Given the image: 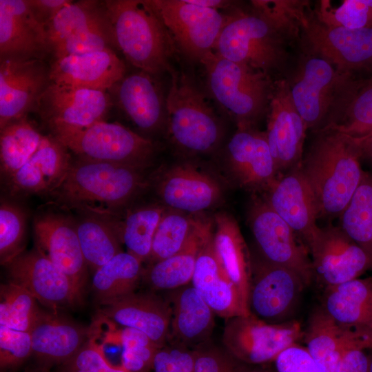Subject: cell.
<instances>
[{
    "label": "cell",
    "mask_w": 372,
    "mask_h": 372,
    "mask_svg": "<svg viewBox=\"0 0 372 372\" xmlns=\"http://www.w3.org/2000/svg\"><path fill=\"white\" fill-rule=\"evenodd\" d=\"M146 185L141 169L78 158L47 196L62 209L106 219L121 212Z\"/></svg>",
    "instance_id": "cell-1"
},
{
    "label": "cell",
    "mask_w": 372,
    "mask_h": 372,
    "mask_svg": "<svg viewBox=\"0 0 372 372\" xmlns=\"http://www.w3.org/2000/svg\"><path fill=\"white\" fill-rule=\"evenodd\" d=\"M316 134L300 169L314 195L318 218L339 217L364 173L360 143L331 130Z\"/></svg>",
    "instance_id": "cell-2"
},
{
    "label": "cell",
    "mask_w": 372,
    "mask_h": 372,
    "mask_svg": "<svg viewBox=\"0 0 372 372\" xmlns=\"http://www.w3.org/2000/svg\"><path fill=\"white\" fill-rule=\"evenodd\" d=\"M116 47L140 70L158 74L170 70L175 43L149 0L104 1Z\"/></svg>",
    "instance_id": "cell-3"
},
{
    "label": "cell",
    "mask_w": 372,
    "mask_h": 372,
    "mask_svg": "<svg viewBox=\"0 0 372 372\" xmlns=\"http://www.w3.org/2000/svg\"><path fill=\"white\" fill-rule=\"evenodd\" d=\"M298 42L265 19L252 7L236 8L227 20L214 51L229 61L283 78L290 57L289 48Z\"/></svg>",
    "instance_id": "cell-4"
},
{
    "label": "cell",
    "mask_w": 372,
    "mask_h": 372,
    "mask_svg": "<svg viewBox=\"0 0 372 372\" xmlns=\"http://www.w3.org/2000/svg\"><path fill=\"white\" fill-rule=\"evenodd\" d=\"M209 90L237 126H254L267 114L275 79L265 72L226 59L214 51L200 61Z\"/></svg>",
    "instance_id": "cell-5"
},
{
    "label": "cell",
    "mask_w": 372,
    "mask_h": 372,
    "mask_svg": "<svg viewBox=\"0 0 372 372\" xmlns=\"http://www.w3.org/2000/svg\"><path fill=\"white\" fill-rule=\"evenodd\" d=\"M167 124L170 139L191 154L209 153L223 136V126L214 107L184 74L172 73L166 96Z\"/></svg>",
    "instance_id": "cell-6"
},
{
    "label": "cell",
    "mask_w": 372,
    "mask_h": 372,
    "mask_svg": "<svg viewBox=\"0 0 372 372\" xmlns=\"http://www.w3.org/2000/svg\"><path fill=\"white\" fill-rule=\"evenodd\" d=\"M52 134L78 158L143 169L154 154L153 143L129 128L105 120L85 127H55Z\"/></svg>",
    "instance_id": "cell-7"
},
{
    "label": "cell",
    "mask_w": 372,
    "mask_h": 372,
    "mask_svg": "<svg viewBox=\"0 0 372 372\" xmlns=\"http://www.w3.org/2000/svg\"><path fill=\"white\" fill-rule=\"evenodd\" d=\"M301 45V44H300ZM298 64L287 79L293 104L307 130L324 125L334 100L346 78L328 60L301 45Z\"/></svg>",
    "instance_id": "cell-8"
},
{
    "label": "cell",
    "mask_w": 372,
    "mask_h": 372,
    "mask_svg": "<svg viewBox=\"0 0 372 372\" xmlns=\"http://www.w3.org/2000/svg\"><path fill=\"white\" fill-rule=\"evenodd\" d=\"M300 43L328 60L341 73L372 74V28L327 25L309 6L301 23Z\"/></svg>",
    "instance_id": "cell-9"
},
{
    "label": "cell",
    "mask_w": 372,
    "mask_h": 372,
    "mask_svg": "<svg viewBox=\"0 0 372 372\" xmlns=\"http://www.w3.org/2000/svg\"><path fill=\"white\" fill-rule=\"evenodd\" d=\"M303 337L304 331L296 320L273 324L249 314L226 320L222 342L241 363L261 364L273 362L279 353Z\"/></svg>",
    "instance_id": "cell-10"
},
{
    "label": "cell",
    "mask_w": 372,
    "mask_h": 372,
    "mask_svg": "<svg viewBox=\"0 0 372 372\" xmlns=\"http://www.w3.org/2000/svg\"><path fill=\"white\" fill-rule=\"evenodd\" d=\"M307 287L294 271L251 258L248 307L250 314L269 324L292 320L304 289Z\"/></svg>",
    "instance_id": "cell-11"
},
{
    "label": "cell",
    "mask_w": 372,
    "mask_h": 372,
    "mask_svg": "<svg viewBox=\"0 0 372 372\" xmlns=\"http://www.w3.org/2000/svg\"><path fill=\"white\" fill-rule=\"evenodd\" d=\"M149 1L186 57L200 61L214 51L227 15L186 0Z\"/></svg>",
    "instance_id": "cell-12"
},
{
    "label": "cell",
    "mask_w": 372,
    "mask_h": 372,
    "mask_svg": "<svg viewBox=\"0 0 372 372\" xmlns=\"http://www.w3.org/2000/svg\"><path fill=\"white\" fill-rule=\"evenodd\" d=\"M248 221L261 257L294 271L309 286L314 273L308 249L297 241L294 231L265 200H253Z\"/></svg>",
    "instance_id": "cell-13"
},
{
    "label": "cell",
    "mask_w": 372,
    "mask_h": 372,
    "mask_svg": "<svg viewBox=\"0 0 372 372\" xmlns=\"http://www.w3.org/2000/svg\"><path fill=\"white\" fill-rule=\"evenodd\" d=\"M4 267L9 282L25 289L50 311L81 302L69 278L37 248L22 252Z\"/></svg>",
    "instance_id": "cell-14"
},
{
    "label": "cell",
    "mask_w": 372,
    "mask_h": 372,
    "mask_svg": "<svg viewBox=\"0 0 372 372\" xmlns=\"http://www.w3.org/2000/svg\"><path fill=\"white\" fill-rule=\"evenodd\" d=\"M50 73L42 59H0V129L37 110L51 83Z\"/></svg>",
    "instance_id": "cell-15"
},
{
    "label": "cell",
    "mask_w": 372,
    "mask_h": 372,
    "mask_svg": "<svg viewBox=\"0 0 372 372\" xmlns=\"http://www.w3.org/2000/svg\"><path fill=\"white\" fill-rule=\"evenodd\" d=\"M314 278L324 288L358 278L372 269V260L340 227L318 228L308 246Z\"/></svg>",
    "instance_id": "cell-16"
},
{
    "label": "cell",
    "mask_w": 372,
    "mask_h": 372,
    "mask_svg": "<svg viewBox=\"0 0 372 372\" xmlns=\"http://www.w3.org/2000/svg\"><path fill=\"white\" fill-rule=\"evenodd\" d=\"M307 130L291 99L287 79H275L265 132L278 173L301 165Z\"/></svg>",
    "instance_id": "cell-17"
},
{
    "label": "cell",
    "mask_w": 372,
    "mask_h": 372,
    "mask_svg": "<svg viewBox=\"0 0 372 372\" xmlns=\"http://www.w3.org/2000/svg\"><path fill=\"white\" fill-rule=\"evenodd\" d=\"M112 106L107 92L51 82L37 111L50 129L85 127L105 120Z\"/></svg>",
    "instance_id": "cell-18"
},
{
    "label": "cell",
    "mask_w": 372,
    "mask_h": 372,
    "mask_svg": "<svg viewBox=\"0 0 372 372\" xmlns=\"http://www.w3.org/2000/svg\"><path fill=\"white\" fill-rule=\"evenodd\" d=\"M37 249L61 270L83 298L87 278L75 224L63 216L48 214L35 218Z\"/></svg>",
    "instance_id": "cell-19"
},
{
    "label": "cell",
    "mask_w": 372,
    "mask_h": 372,
    "mask_svg": "<svg viewBox=\"0 0 372 372\" xmlns=\"http://www.w3.org/2000/svg\"><path fill=\"white\" fill-rule=\"evenodd\" d=\"M303 338L324 372H338L343 357L351 350L372 349V333L341 326L321 305L311 313Z\"/></svg>",
    "instance_id": "cell-20"
},
{
    "label": "cell",
    "mask_w": 372,
    "mask_h": 372,
    "mask_svg": "<svg viewBox=\"0 0 372 372\" xmlns=\"http://www.w3.org/2000/svg\"><path fill=\"white\" fill-rule=\"evenodd\" d=\"M101 307L99 318L141 331L160 348L169 338L171 304L154 292L134 291Z\"/></svg>",
    "instance_id": "cell-21"
},
{
    "label": "cell",
    "mask_w": 372,
    "mask_h": 372,
    "mask_svg": "<svg viewBox=\"0 0 372 372\" xmlns=\"http://www.w3.org/2000/svg\"><path fill=\"white\" fill-rule=\"evenodd\" d=\"M226 157L231 172L242 187L267 190L278 178L266 132L254 126H237L227 143Z\"/></svg>",
    "instance_id": "cell-22"
},
{
    "label": "cell",
    "mask_w": 372,
    "mask_h": 372,
    "mask_svg": "<svg viewBox=\"0 0 372 372\" xmlns=\"http://www.w3.org/2000/svg\"><path fill=\"white\" fill-rule=\"evenodd\" d=\"M266 202L302 238L308 246L319 227L317 205L313 192L300 165L278 176L266 190Z\"/></svg>",
    "instance_id": "cell-23"
},
{
    "label": "cell",
    "mask_w": 372,
    "mask_h": 372,
    "mask_svg": "<svg viewBox=\"0 0 372 372\" xmlns=\"http://www.w3.org/2000/svg\"><path fill=\"white\" fill-rule=\"evenodd\" d=\"M52 83L107 92L125 75L123 61L111 48L52 59Z\"/></svg>",
    "instance_id": "cell-24"
},
{
    "label": "cell",
    "mask_w": 372,
    "mask_h": 372,
    "mask_svg": "<svg viewBox=\"0 0 372 372\" xmlns=\"http://www.w3.org/2000/svg\"><path fill=\"white\" fill-rule=\"evenodd\" d=\"M50 54L45 25L28 0H0V58L43 59Z\"/></svg>",
    "instance_id": "cell-25"
},
{
    "label": "cell",
    "mask_w": 372,
    "mask_h": 372,
    "mask_svg": "<svg viewBox=\"0 0 372 372\" xmlns=\"http://www.w3.org/2000/svg\"><path fill=\"white\" fill-rule=\"evenodd\" d=\"M156 192L168 207L179 211L198 213L215 206L222 192L218 182L190 163H181L166 171Z\"/></svg>",
    "instance_id": "cell-26"
},
{
    "label": "cell",
    "mask_w": 372,
    "mask_h": 372,
    "mask_svg": "<svg viewBox=\"0 0 372 372\" xmlns=\"http://www.w3.org/2000/svg\"><path fill=\"white\" fill-rule=\"evenodd\" d=\"M191 284L216 315L227 320L249 315L244 309L236 287L218 258L211 224L198 251Z\"/></svg>",
    "instance_id": "cell-27"
},
{
    "label": "cell",
    "mask_w": 372,
    "mask_h": 372,
    "mask_svg": "<svg viewBox=\"0 0 372 372\" xmlns=\"http://www.w3.org/2000/svg\"><path fill=\"white\" fill-rule=\"evenodd\" d=\"M30 333L37 366L48 369L70 360L90 337L86 328L58 312L43 310Z\"/></svg>",
    "instance_id": "cell-28"
},
{
    "label": "cell",
    "mask_w": 372,
    "mask_h": 372,
    "mask_svg": "<svg viewBox=\"0 0 372 372\" xmlns=\"http://www.w3.org/2000/svg\"><path fill=\"white\" fill-rule=\"evenodd\" d=\"M72 160L69 150L53 135L44 136L33 156L8 179L13 195H48L63 180Z\"/></svg>",
    "instance_id": "cell-29"
},
{
    "label": "cell",
    "mask_w": 372,
    "mask_h": 372,
    "mask_svg": "<svg viewBox=\"0 0 372 372\" xmlns=\"http://www.w3.org/2000/svg\"><path fill=\"white\" fill-rule=\"evenodd\" d=\"M321 130L358 139L372 133V74L346 78Z\"/></svg>",
    "instance_id": "cell-30"
},
{
    "label": "cell",
    "mask_w": 372,
    "mask_h": 372,
    "mask_svg": "<svg viewBox=\"0 0 372 372\" xmlns=\"http://www.w3.org/2000/svg\"><path fill=\"white\" fill-rule=\"evenodd\" d=\"M112 88L121 107L138 128L153 132L167 124L166 98L152 74L140 70L125 76Z\"/></svg>",
    "instance_id": "cell-31"
},
{
    "label": "cell",
    "mask_w": 372,
    "mask_h": 372,
    "mask_svg": "<svg viewBox=\"0 0 372 372\" xmlns=\"http://www.w3.org/2000/svg\"><path fill=\"white\" fill-rule=\"evenodd\" d=\"M172 319L169 335L179 347H195L207 342L215 325L216 315L189 283L169 293ZM169 339V338H168Z\"/></svg>",
    "instance_id": "cell-32"
},
{
    "label": "cell",
    "mask_w": 372,
    "mask_h": 372,
    "mask_svg": "<svg viewBox=\"0 0 372 372\" xmlns=\"http://www.w3.org/2000/svg\"><path fill=\"white\" fill-rule=\"evenodd\" d=\"M214 244L218 258L236 287L245 311L248 307L251 256L235 218L226 212L214 217Z\"/></svg>",
    "instance_id": "cell-33"
},
{
    "label": "cell",
    "mask_w": 372,
    "mask_h": 372,
    "mask_svg": "<svg viewBox=\"0 0 372 372\" xmlns=\"http://www.w3.org/2000/svg\"><path fill=\"white\" fill-rule=\"evenodd\" d=\"M320 305L341 326L372 333V277L325 287Z\"/></svg>",
    "instance_id": "cell-34"
},
{
    "label": "cell",
    "mask_w": 372,
    "mask_h": 372,
    "mask_svg": "<svg viewBox=\"0 0 372 372\" xmlns=\"http://www.w3.org/2000/svg\"><path fill=\"white\" fill-rule=\"evenodd\" d=\"M164 212L161 206L149 205L103 220L112 227L127 252L145 262L149 258L153 238Z\"/></svg>",
    "instance_id": "cell-35"
},
{
    "label": "cell",
    "mask_w": 372,
    "mask_h": 372,
    "mask_svg": "<svg viewBox=\"0 0 372 372\" xmlns=\"http://www.w3.org/2000/svg\"><path fill=\"white\" fill-rule=\"evenodd\" d=\"M211 225L203 221L196 234L179 252L149 265L142 279L152 290H174L191 283L204 236Z\"/></svg>",
    "instance_id": "cell-36"
},
{
    "label": "cell",
    "mask_w": 372,
    "mask_h": 372,
    "mask_svg": "<svg viewBox=\"0 0 372 372\" xmlns=\"http://www.w3.org/2000/svg\"><path fill=\"white\" fill-rule=\"evenodd\" d=\"M142 261L121 251L94 271L92 289L100 305L135 291L142 278Z\"/></svg>",
    "instance_id": "cell-37"
},
{
    "label": "cell",
    "mask_w": 372,
    "mask_h": 372,
    "mask_svg": "<svg viewBox=\"0 0 372 372\" xmlns=\"http://www.w3.org/2000/svg\"><path fill=\"white\" fill-rule=\"evenodd\" d=\"M0 130L1 174L8 180L33 156L44 136L26 116Z\"/></svg>",
    "instance_id": "cell-38"
},
{
    "label": "cell",
    "mask_w": 372,
    "mask_h": 372,
    "mask_svg": "<svg viewBox=\"0 0 372 372\" xmlns=\"http://www.w3.org/2000/svg\"><path fill=\"white\" fill-rule=\"evenodd\" d=\"M339 218L340 227L372 260V172H364Z\"/></svg>",
    "instance_id": "cell-39"
},
{
    "label": "cell",
    "mask_w": 372,
    "mask_h": 372,
    "mask_svg": "<svg viewBox=\"0 0 372 372\" xmlns=\"http://www.w3.org/2000/svg\"><path fill=\"white\" fill-rule=\"evenodd\" d=\"M75 227L85 261L94 271L122 251L116 235L104 220L84 216Z\"/></svg>",
    "instance_id": "cell-40"
},
{
    "label": "cell",
    "mask_w": 372,
    "mask_h": 372,
    "mask_svg": "<svg viewBox=\"0 0 372 372\" xmlns=\"http://www.w3.org/2000/svg\"><path fill=\"white\" fill-rule=\"evenodd\" d=\"M203 220L180 213L164 212L156 228L149 265L170 257L182 250L196 234Z\"/></svg>",
    "instance_id": "cell-41"
},
{
    "label": "cell",
    "mask_w": 372,
    "mask_h": 372,
    "mask_svg": "<svg viewBox=\"0 0 372 372\" xmlns=\"http://www.w3.org/2000/svg\"><path fill=\"white\" fill-rule=\"evenodd\" d=\"M106 14L104 2L84 0L62 8L45 25L49 50L66 38L83 30Z\"/></svg>",
    "instance_id": "cell-42"
},
{
    "label": "cell",
    "mask_w": 372,
    "mask_h": 372,
    "mask_svg": "<svg viewBox=\"0 0 372 372\" xmlns=\"http://www.w3.org/2000/svg\"><path fill=\"white\" fill-rule=\"evenodd\" d=\"M42 310L23 287L8 282L0 287V325L30 332Z\"/></svg>",
    "instance_id": "cell-43"
},
{
    "label": "cell",
    "mask_w": 372,
    "mask_h": 372,
    "mask_svg": "<svg viewBox=\"0 0 372 372\" xmlns=\"http://www.w3.org/2000/svg\"><path fill=\"white\" fill-rule=\"evenodd\" d=\"M106 10V9H105ZM116 47L113 29L105 15L87 28L66 38L50 50L53 59Z\"/></svg>",
    "instance_id": "cell-44"
},
{
    "label": "cell",
    "mask_w": 372,
    "mask_h": 372,
    "mask_svg": "<svg viewBox=\"0 0 372 372\" xmlns=\"http://www.w3.org/2000/svg\"><path fill=\"white\" fill-rule=\"evenodd\" d=\"M313 12L327 25L348 29L372 28V0H344L333 7L331 1H317Z\"/></svg>",
    "instance_id": "cell-45"
},
{
    "label": "cell",
    "mask_w": 372,
    "mask_h": 372,
    "mask_svg": "<svg viewBox=\"0 0 372 372\" xmlns=\"http://www.w3.org/2000/svg\"><path fill=\"white\" fill-rule=\"evenodd\" d=\"M116 330L113 339L123 347L121 366L130 372H151L154 356L160 347L137 329L121 327Z\"/></svg>",
    "instance_id": "cell-46"
},
{
    "label": "cell",
    "mask_w": 372,
    "mask_h": 372,
    "mask_svg": "<svg viewBox=\"0 0 372 372\" xmlns=\"http://www.w3.org/2000/svg\"><path fill=\"white\" fill-rule=\"evenodd\" d=\"M252 8L277 28L290 34L296 41L301 37V23L307 9V1L252 0Z\"/></svg>",
    "instance_id": "cell-47"
},
{
    "label": "cell",
    "mask_w": 372,
    "mask_h": 372,
    "mask_svg": "<svg viewBox=\"0 0 372 372\" xmlns=\"http://www.w3.org/2000/svg\"><path fill=\"white\" fill-rule=\"evenodd\" d=\"M25 214L19 206L1 201L0 205V261L5 265L23 252Z\"/></svg>",
    "instance_id": "cell-48"
},
{
    "label": "cell",
    "mask_w": 372,
    "mask_h": 372,
    "mask_svg": "<svg viewBox=\"0 0 372 372\" xmlns=\"http://www.w3.org/2000/svg\"><path fill=\"white\" fill-rule=\"evenodd\" d=\"M32 355L30 332L0 325V367L1 371L14 370Z\"/></svg>",
    "instance_id": "cell-49"
},
{
    "label": "cell",
    "mask_w": 372,
    "mask_h": 372,
    "mask_svg": "<svg viewBox=\"0 0 372 372\" xmlns=\"http://www.w3.org/2000/svg\"><path fill=\"white\" fill-rule=\"evenodd\" d=\"M61 371L130 372L123 366H113L106 359L103 349L94 337H90L82 348L67 362Z\"/></svg>",
    "instance_id": "cell-50"
},
{
    "label": "cell",
    "mask_w": 372,
    "mask_h": 372,
    "mask_svg": "<svg viewBox=\"0 0 372 372\" xmlns=\"http://www.w3.org/2000/svg\"><path fill=\"white\" fill-rule=\"evenodd\" d=\"M194 351V372H253L247 371L241 362L225 348L209 345L207 342Z\"/></svg>",
    "instance_id": "cell-51"
},
{
    "label": "cell",
    "mask_w": 372,
    "mask_h": 372,
    "mask_svg": "<svg viewBox=\"0 0 372 372\" xmlns=\"http://www.w3.org/2000/svg\"><path fill=\"white\" fill-rule=\"evenodd\" d=\"M194 351L183 347L160 348L156 352L152 370L153 372H194Z\"/></svg>",
    "instance_id": "cell-52"
},
{
    "label": "cell",
    "mask_w": 372,
    "mask_h": 372,
    "mask_svg": "<svg viewBox=\"0 0 372 372\" xmlns=\"http://www.w3.org/2000/svg\"><path fill=\"white\" fill-rule=\"evenodd\" d=\"M273 362L276 372H324L307 348L298 343L283 350Z\"/></svg>",
    "instance_id": "cell-53"
},
{
    "label": "cell",
    "mask_w": 372,
    "mask_h": 372,
    "mask_svg": "<svg viewBox=\"0 0 372 372\" xmlns=\"http://www.w3.org/2000/svg\"><path fill=\"white\" fill-rule=\"evenodd\" d=\"M70 1L69 0H28L33 13L45 27L57 12Z\"/></svg>",
    "instance_id": "cell-54"
},
{
    "label": "cell",
    "mask_w": 372,
    "mask_h": 372,
    "mask_svg": "<svg viewBox=\"0 0 372 372\" xmlns=\"http://www.w3.org/2000/svg\"><path fill=\"white\" fill-rule=\"evenodd\" d=\"M366 350L348 351L341 362L338 372H369V355Z\"/></svg>",
    "instance_id": "cell-55"
},
{
    "label": "cell",
    "mask_w": 372,
    "mask_h": 372,
    "mask_svg": "<svg viewBox=\"0 0 372 372\" xmlns=\"http://www.w3.org/2000/svg\"><path fill=\"white\" fill-rule=\"evenodd\" d=\"M187 2L200 7L219 10L228 7L231 2L223 0H186Z\"/></svg>",
    "instance_id": "cell-56"
},
{
    "label": "cell",
    "mask_w": 372,
    "mask_h": 372,
    "mask_svg": "<svg viewBox=\"0 0 372 372\" xmlns=\"http://www.w3.org/2000/svg\"><path fill=\"white\" fill-rule=\"evenodd\" d=\"M358 141L362 151V158L372 162V133Z\"/></svg>",
    "instance_id": "cell-57"
},
{
    "label": "cell",
    "mask_w": 372,
    "mask_h": 372,
    "mask_svg": "<svg viewBox=\"0 0 372 372\" xmlns=\"http://www.w3.org/2000/svg\"><path fill=\"white\" fill-rule=\"evenodd\" d=\"M25 372H50V369L37 366L34 369H27Z\"/></svg>",
    "instance_id": "cell-58"
},
{
    "label": "cell",
    "mask_w": 372,
    "mask_h": 372,
    "mask_svg": "<svg viewBox=\"0 0 372 372\" xmlns=\"http://www.w3.org/2000/svg\"><path fill=\"white\" fill-rule=\"evenodd\" d=\"M369 372H372V354L369 355Z\"/></svg>",
    "instance_id": "cell-59"
},
{
    "label": "cell",
    "mask_w": 372,
    "mask_h": 372,
    "mask_svg": "<svg viewBox=\"0 0 372 372\" xmlns=\"http://www.w3.org/2000/svg\"><path fill=\"white\" fill-rule=\"evenodd\" d=\"M61 372H76V371H61Z\"/></svg>",
    "instance_id": "cell-60"
},
{
    "label": "cell",
    "mask_w": 372,
    "mask_h": 372,
    "mask_svg": "<svg viewBox=\"0 0 372 372\" xmlns=\"http://www.w3.org/2000/svg\"><path fill=\"white\" fill-rule=\"evenodd\" d=\"M253 372H258V371H253ZM276 372V371H275Z\"/></svg>",
    "instance_id": "cell-61"
}]
</instances>
